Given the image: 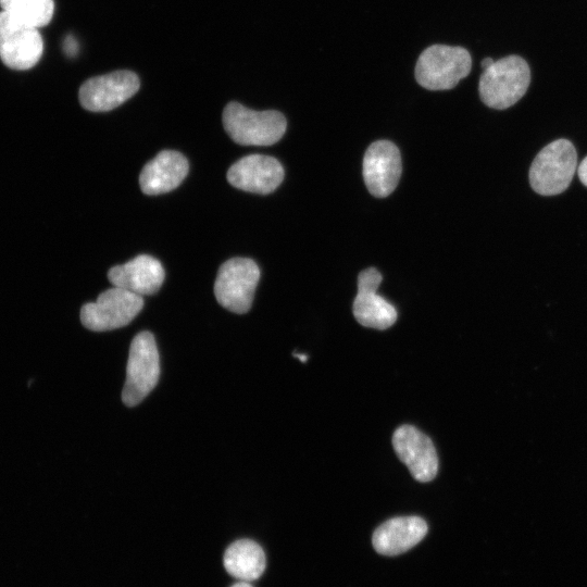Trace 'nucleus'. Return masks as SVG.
Returning <instances> with one entry per match:
<instances>
[{"instance_id":"1","label":"nucleus","mask_w":587,"mask_h":587,"mask_svg":"<svg viewBox=\"0 0 587 587\" xmlns=\"http://www.w3.org/2000/svg\"><path fill=\"white\" fill-rule=\"evenodd\" d=\"M530 83V71L526 61L519 55H509L495 61L485 68L479 79V96L489 108L504 110L516 103Z\"/></svg>"},{"instance_id":"2","label":"nucleus","mask_w":587,"mask_h":587,"mask_svg":"<svg viewBox=\"0 0 587 587\" xmlns=\"http://www.w3.org/2000/svg\"><path fill=\"white\" fill-rule=\"evenodd\" d=\"M223 125L228 136L242 146H271L285 134V116L274 110L254 111L238 102L224 108Z\"/></svg>"},{"instance_id":"3","label":"nucleus","mask_w":587,"mask_h":587,"mask_svg":"<svg viewBox=\"0 0 587 587\" xmlns=\"http://www.w3.org/2000/svg\"><path fill=\"white\" fill-rule=\"evenodd\" d=\"M472 67L470 52L459 46L433 45L419 57L416 82L428 90H447L469 75Z\"/></svg>"},{"instance_id":"4","label":"nucleus","mask_w":587,"mask_h":587,"mask_svg":"<svg viewBox=\"0 0 587 587\" xmlns=\"http://www.w3.org/2000/svg\"><path fill=\"white\" fill-rule=\"evenodd\" d=\"M576 170L575 147L567 139H558L535 157L529 168V183L539 195H559L570 186Z\"/></svg>"},{"instance_id":"5","label":"nucleus","mask_w":587,"mask_h":587,"mask_svg":"<svg viewBox=\"0 0 587 587\" xmlns=\"http://www.w3.org/2000/svg\"><path fill=\"white\" fill-rule=\"evenodd\" d=\"M160 359L154 337L149 332L137 334L129 347L126 380L122 400L127 407L140 403L158 384Z\"/></svg>"},{"instance_id":"6","label":"nucleus","mask_w":587,"mask_h":587,"mask_svg":"<svg viewBox=\"0 0 587 587\" xmlns=\"http://www.w3.org/2000/svg\"><path fill=\"white\" fill-rule=\"evenodd\" d=\"M260 278L257 263L248 258H232L218 268L214 283L217 302L225 309L243 314L251 308Z\"/></svg>"},{"instance_id":"7","label":"nucleus","mask_w":587,"mask_h":587,"mask_svg":"<svg viewBox=\"0 0 587 587\" xmlns=\"http://www.w3.org/2000/svg\"><path fill=\"white\" fill-rule=\"evenodd\" d=\"M142 307L141 296L114 286L82 307L80 321L93 332L112 330L129 324Z\"/></svg>"},{"instance_id":"8","label":"nucleus","mask_w":587,"mask_h":587,"mask_svg":"<svg viewBox=\"0 0 587 587\" xmlns=\"http://www.w3.org/2000/svg\"><path fill=\"white\" fill-rule=\"evenodd\" d=\"M43 41L38 28L0 12V60L12 70H29L40 60Z\"/></svg>"},{"instance_id":"9","label":"nucleus","mask_w":587,"mask_h":587,"mask_svg":"<svg viewBox=\"0 0 587 587\" xmlns=\"http://www.w3.org/2000/svg\"><path fill=\"white\" fill-rule=\"evenodd\" d=\"M138 76L130 71H114L87 79L79 88L80 105L91 112L111 111L139 89Z\"/></svg>"},{"instance_id":"10","label":"nucleus","mask_w":587,"mask_h":587,"mask_svg":"<svg viewBox=\"0 0 587 587\" xmlns=\"http://www.w3.org/2000/svg\"><path fill=\"white\" fill-rule=\"evenodd\" d=\"M396 454L404 463L413 478L426 483L434 479L438 472L436 449L425 434L412 425H402L392 436Z\"/></svg>"},{"instance_id":"11","label":"nucleus","mask_w":587,"mask_h":587,"mask_svg":"<svg viewBox=\"0 0 587 587\" xmlns=\"http://www.w3.org/2000/svg\"><path fill=\"white\" fill-rule=\"evenodd\" d=\"M401 172V155L395 143L378 140L367 148L363 159V178L373 196H389L396 189Z\"/></svg>"},{"instance_id":"12","label":"nucleus","mask_w":587,"mask_h":587,"mask_svg":"<svg viewBox=\"0 0 587 587\" xmlns=\"http://www.w3.org/2000/svg\"><path fill=\"white\" fill-rule=\"evenodd\" d=\"M382 274L374 267L359 274L353 315L362 326L386 329L397 320L396 308L377 294Z\"/></svg>"},{"instance_id":"13","label":"nucleus","mask_w":587,"mask_h":587,"mask_svg":"<svg viewBox=\"0 0 587 587\" xmlns=\"http://www.w3.org/2000/svg\"><path fill=\"white\" fill-rule=\"evenodd\" d=\"M283 165L273 157L250 154L239 159L227 171L228 183L241 190L267 195L283 182Z\"/></svg>"},{"instance_id":"14","label":"nucleus","mask_w":587,"mask_h":587,"mask_svg":"<svg viewBox=\"0 0 587 587\" xmlns=\"http://www.w3.org/2000/svg\"><path fill=\"white\" fill-rule=\"evenodd\" d=\"M165 277L159 260L148 254H140L122 265L113 266L108 272L110 283L139 296L155 294Z\"/></svg>"},{"instance_id":"15","label":"nucleus","mask_w":587,"mask_h":587,"mask_svg":"<svg viewBox=\"0 0 587 587\" xmlns=\"http://www.w3.org/2000/svg\"><path fill=\"white\" fill-rule=\"evenodd\" d=\"M426 534L427 524L422 517L398 516L375 529L372 544L383 555H398L417 545Z\"/></svg>"},{"instance_id":"16","label":"nucleus","mask_w":587,"mask_h":587,"mask_svg":"<svg viewBox=\"0 0 587 587\" xmlns=\"http://www.w3.org/2000/svg\"><path fill=\"white\" fill-rule=\"evenodd\" d=\"M188 168V161L180 152L163 150L141 170V191L150 196L168 192L184 180Z\"/></svg>"},{"instance_id":"17","label":"nucleus","mask_w":587,"mask_h":587,"mask_svg":"<svg viewBox=\"0 0 587 587\" xmlns=\"http://www.w3.org/2000/svg\"><path fill=\"white\" fill-rule=\"evenodd\" d=\"M266 565L265 554L259 544L250 539L233 542L224 553L226 571L241 582L258 579Z\"/></svg>"},{"instance_id":"18","label":"nucleus","mask_w":587,"mask_h":587,"mask_svg":"<svg viewBox=\"0 0 587 587\" xmlns=\"http://www.w3.org/2000/svg\"><path fill=\"white\" fill-rule=\"evenodd\" d=\"M0 7L16 21L38 29L50 23L54 12L53 0H0Z\"/></svg>"},{"instance_id":"19","label":"nucleus","mask_w":587,"mask_h":587,"mask_svg":"<svg viewBox=\"0 0 587 587\" xmlns=\"http://www.w3.org/2000/svg\"><path fill=\"white\" fill-rule=\"evenodd\" d=\"M63 47L64 52L70 57H74L78 51V43L73 36H67L65 38Z\"/></svg>"},{"instance_id":"20","label":"nucleus","mask_w":587,"mask_h":587,"mask_svg":"<svg viewBox=\"0 0 587 587\" xmlns=\"http://www.w3.org/2000/svg\"><path fill=\"white\" fill-rule=\"evenodd\" d=\"M577 173L580 182L587 186V157L578 165Z\"/></svg>"},{"instance_id":"21","label":"nucleus","mask_w":587,"mask_h":587,"mask_svg":"<svg viewBox=\"0 0 587 587\" xmlns=\"http://www.w3.org/2000/svg\"><path fill=\"white\" fill-rule=\"evenodd\" d=\"M495 61L491 59V58H485L483 61H482V66L483 68H487L489 67Z\"/></svg>"},{"instance_id":"22","label":"nucleus","mask_w":587,"mask_h":587,"mask_svg":"<svg viewBox=\"0 0 587 587\" xmlns=\"http://www.w3.org/2000/svg\"><path fill=\"white\" fill-rule=\"evenodd\" d=\"M232 587H252L249 582H238L236 584H234Z\"/></svg>"},{"instance_id":"23","label":"nucleus","mask_w":587,"mask_h":587,"mask_svg":"<svg viewBox=\"0 0 587 587\" xmlns=\"http://www.w3.org/2000/svg\"><path fill=\"white\" fill-rule=\"evenodd\" d=\"M300 361L305 362L308 357L305 354H295Z\"/></svg>"}]
</instances>
